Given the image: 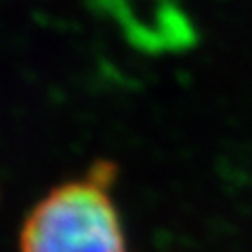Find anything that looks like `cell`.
Here are the masks:
<instances>
[{
    "mask_svg": "<svg viewBox=\"0 0 252 252\" xmlns=\"http://www.w3.org/2000/svg\"><path fill=\"white\" fill-rule=\"evenodd\" d=\"M109 172L97 168L51 189L21 227V252H126L122 220L107 191Z\"/></svg>",
    "mask_w": 252,
    "mask_h": 252,
    "instance_id": "6da1fadb",
    "label": "cell"
},
{
    "mask_svg": "<svg viewBox=\"0 0 252 252\" xmlns=\"http://www.w3.org/2000/svg\"><path fill=\"white\" fill-rule=\"evenodd\" d=\"M93 4L141 53H183L198 40L181 0H93Z\"/></svg>",
    "mask_w": 252,
    "mask_h": 252,
    "instance_id": "7a4b0ae2",
    "label": "cell"
}]
</instances>
